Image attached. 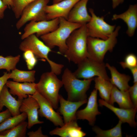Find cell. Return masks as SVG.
<instances>
[{
  "mask_svg": "<svg viewBox=\"0 0 137 137\" xmlns=\"http://www.w3.org/2000/svg\"><path fill=\"white\" fill-rule=\"evenodd\" d=\"M95 88L99 92L102 99L109 103L113 85L110 80L100 77L94 78Z\"/></svg>",
  "mask_w": 137,
  "mask_h": 137,
  "instance_id": "cb8c5ba5",
  "label": "cell"
},
{
  "mask_svg": "<svg viewBox=\"0 0 137 137\" xmlns=\"http://www.w3.org/2000/svg\"><path fill=\"white\" fill-rule=\"evenodd\" d=\"M20 57L19 55L15 56H8L5 57L0 55V70L5 69L10 72L16 68V65L20 61Z\"/></svg>",
  "mask_w": 137,
  "mask_h": 137,
  "instance_id": "f1b7e54d",
  "label": "cell"
},
{
  "mask_svg": "<svg viewBox=\"0 0 137 137\" xmlns=\"http://www.w3.org/2000/svg\"><path fill=\"white\" fill-rule=\"evenodd\" d=\"M59 23V18L49 20L30 21L25 27L21 39L23 40L28 36L35 33L37 37H40L56 29Z\"/></svg>",
  "mask_w": 137,
  "mask_h": 137,
  "instance_id": "30bf717a",
  "label": "cell"
},
{
  "mask_svg": "<svg viewBox=\"0 0 137 137\" xmlns=\"http://www.w3.org/2000/svg\"><path fill=\"white\" fill-rule=\"evenodd\" d=\"M35 73V70L25 71L16 68L10 73V78L18 82H34Z\"/></svg>",
  "mask_w": 137,
  "mask_h": 137,
  "instance_id": "d4e9b609",
  "label": "cell"
},
{
  "mask_svg": "<svg viewBox=\"0 0 137 137\" xmlns=\"http://www.w3.org/2000/svg\"><path fill=\"white\" fill-rule=\"evenodd\" d=\"M87 99L81 101H72L65 99L59 95V102L60 106L58 112L62 115L64 124L76 121V113L77 110L83 105L87 103Z\"/></svg>",
  "mask_w": 137,
  "mask_h": 137,
  "instance_id": "9a60e30c",
  "label": "cell"
},
{
  "mask_svg": "<svg viewBox=\"0 0 137 137\" xmlns=\"http://www.w3.org/2000/svg\"><path fill=\"white\" fill-rule=\"evenodd\" d=\"M59 26L56 29L40 38L50 49L57 46L58 47L59 53L64 55L67 49V39L74 30L82 25L70 22L63 18H59Z\"/></svg>",
  "mask_w": 137,
  "mask_h": 137,
  "instance_id": "7a4b0ae2",
  "label": "cell"
},
{
  "mask_svg": "<svg viewBox=\"0 0 137 137\" xmlns=\"http://www.w3.org/2000/svg\"><path fill=\"white\" fill-rule=\"evenodd\" d=\"M42 127H40L37 130L35 131H31L27 133V135L29 137H47L48 136L43 134Z\"/></svg>",
  "mask_w": 137,
  "mask_h": 137,
  "instance_id": "836d02e7",
  "label": "cell"
},
{
  "mask_svg": "<svg viewBox=\"0 0 137 137\" xmlns=\"http://www.w3.org/2000/svg\"><path fill=\"white\" fill-rule=\"evenodd\" d=\"M105 65L110 72L111 78L110 81L111 83L121 91H128L130 87L128 83L131 79L130 76L120 73L115 67L108 63Z\"/></svg>",
  "mask_w": 137,
  "mask_h": 137,
  "instance_id": "7402d4cb",
  "label": "cell"
},
{
  "mask_svg": "<svg viewBox=\"0 0 137 137\" xmlns=\"http://www.w3.org/2000/svg\"><path fill=\"white\" fill-rule=\"evenodd\" d=\"M36 84L34 82L21 83L8 80L6 85L9 89V92L11 95L17 96L19 99L23 100L28 95H32L36 92Z\"/></svg>",
  "mask_w": 137,
  "mask_h": 137,
  "instance_id": "ac0fdd59",
  "label": "cell"
},
{
  "mask_svg": "<svg viewBox=\"0 0 137 137\" xmlns=\"http://www.w3.org/2000/svg\"><path fill=\"white\" fill-rule=\"evenodd\" d=\"M119 63L124 69H129L137 67V57L133 54H129L126 56L124 61L120 62Z\"/></svg>",
  "mask_w": 137,
  "mask_h": 137,
  "instance_id": "4dcf8cb0",
  "label": "cell"
},
{
  "mask_svg": "<svg viewBox=\"0 0 137 137\" xmlns=\"http://www.w3.org/2000/svg\"><path fill=\"white\" fill-rule=\"evenodd\" d=\"M39 108L38 102L31 95H28L27 97L22 100L19 110L20 113H24L27 115V128L30 129L35 125L44 123L38 119Z\"/></svg>",
  "mask_w": 137,
  "mask_h": 137,
  "instance_id": "4fadbf2b",
  "label": "cell"
},
{
  "mask_svg": "<svg viewBox=\"0 0 137 137\" xmlns=\"http://www.w3.org/2000/svg\"><path fill=\"white\" fill-rule=\"evenodd\" d=\"M62 0H53V4L57 3Z\"/></svg>",
  "mask_w": 137,
  "mask_h": 137,
  "instance_id": "60d3db41",
  "label": "cell"
},
{
  "mask_svg": "<svg viewBox=\"0 0 137 137\" xmlns=\"http://www.w3.org/2000/svg\"><path fill=\"white\" fill-rule=\"evenodd\" d=\"M128 91L134 107L137 108V82L130 87Z\"/></svg>",
  "mask_w": 137,
  "mask_h": 137,
  "instance_id": "d6a6232c",
  "label": "cell"
},
{
  "mask_svg": "<svg viewBox=\"0 0 137 137\" xmlns=\"http://www.w3.org/2000/svg\"><path fill=\"white\" fill-rule=\"evenodd\" d=\"M8 7L12 8L13 6V0H2Z\"/></svg>",
  "mask_w": 137,
  "mask_h": 137,
  "instance_id": "f35d334b",
  "label": "cell"
},
{
  "mask_svg": "<svg viewBox=\"0 0 137 137\" xmlns=\"http://www.w3.org/2000/svg\"><path fill=\"white\" fill-rule=\"evenodd\" d=\"M117 103L120 108L130 109L135 108L131 100L128 91H121L113 85L109 103L113 105Z\"/></svg>",
  "mask_w": 137,
  "mask_h": 137,
  "instance_id": "603a6c76",
  "label": "cell"
},
{
  "mask_svg": "<svg viewBox=\"0 0 137 137\" xmlns=\"http://www.w3.org/2000/svg\"><path fill=\"white\" fill-rule=\"evenodd\" d=\"M38 102L39 106L38 114L52 122L55 126L61 127L64 124L60 114L56 112L51 104L38 92L32 95Z\"/></svg>",
  "mask_w": 137,
  "mask_h": 137,
  "instance_id": "8fae6325",
  "label": "cell"
},
{
  "mask_svg": "<svg viewBox=\"0 0 137 137\" xmlns=\"http://www.w3.org/2000/svg\"><path fill=\"white\" fill-rule=\"evenodd\" d=\"M129 69L132 75L134 83L137 82V67L130 68Z\"/></svg>",
  "mask_w": 137,
  "mask_h": 137,
  "instance_id": "74e56055",
  "label": "cell"
},
{
  "mask_svg": "<svg viewBox=\"0 0 137 137\" xmlns=\"http://www.w3.org/2000/svg\"><path fill=\"white\" fill-rule=\"evenodd\" d=\"M77 64V68L73 73L78 78L87 79L96 76L110 80L104 62H99L87 57Z\"/></svg>",
  "mask_w": 137,
  "mask_h": 137,
  "instance_id": "52a82bcc",
  "label": "cell"
},
{
  "mask_svg": "<svg viewBox=\"0 0 137 137\" xmlns=\"http://www.w3.org/2000/svg\"><path fill=\"white\" fill-rule=\"evenodd\" d=\"M22 100H16L10 93L6 84L3 87L0 94V112L4 106L11 112L12 116L20 114L19 109Z\"/></svg>",
  "mask_w": 137,
  "mask_h": 137,
  "instance_id": "ffe728a7",
  "label": "cell"
},
{
  "mask_svg": "<svg viewBox=\"0 0 137 137\" xmlns=\"http://www.w3.org/2000/svg\"><path fill=\"white\" fill-rule=\"evenodd\" d=\"M89 11L91 19L86 24L88 37L107 39L114 30L115 25H111L107 23L103 16H97L92 8H89Z\"/></svg>",
  "mask_w": 137,
  "mask_h": 137,
  "instance_id": "9c48e42d",
  "label": "cell"
},
{
  "mask_svg": "<svg viewBox=\"0 0 137 137\" xmlns=\"http://www.w3.org/2000/svg\"><path fill=\"white\" fill-rule=\"evenodd\" d=\"M19 48L23 52L28 50L31 51L37 59L46 60L50 66L51 71L56 75H59L61 73L64 65L57 63L49 59L48 55L52 51L51 49L35 34L31 35L24 39L20 44Z\"/></svg>",
  "mask_w": 137,
  "mask_h": 137,
  "instance_id": "5b68a950",
  "label": "cell"
},
{
  "mask_svg": "<svg viewBox=\"0 0 137 137\" xmlns=\"http://www.w3.org/2000/svg\"><path fill=\"white\" fill-rule=\"evenodd\" d=\"M8 7L7 6L2 0H0V20L4 18V12Z\"/></svg>",
  "mask_w": 137,
  "mask_h": 137,
  "instance_id": "8d00e7d4",
  "label": "cell"
},
{
  "mask_svg": "<svg viewBox=\"0 0 137 137\" xmlns=\"http://www.w3.org/2000/svg\"><path fill=\"white\" fill-rule=\"evenodd\" d=\"M80 0H63L47 5L45 9L47 20L63 18L67 20L68 14L75 5Z\"/></svg>",
  "mask_w": 137,
  "mask_h": 137,
  "instance_id": "5bb4252c",
  "label": "cell"
},
{
  "mask_svg": "<svg viewBox=\"0 0 137 137\" xmlns=\"http://www.w3.org/2000/svg\"><path fill=\"white\" fill-rule=\"evenodd\" d=\"M36 0H13V6L12 8L15 18L19 19L23 11L28 5Z\"/></svg>",
  "mask_w": 137,
  "mask_h": 137,
  "instance_id": "f546056e",
  "label": "cell"
},
{
  "mask_svg": "<svg viewBox=\"0 0 137 137\" xmlns=\"http://www.w3.org/2000/svg\"><path fill=\"white\" fill-rule=\"evenodd\" d=\"M121 19L126 24L127 29L126 33L130 37L134 35L137 27V5H130L128 9L124 12L113 15L112 20Z\"/></svg>",
  "mask_w": 137,
  "mask_h": 137,
  "instance_id": "d6986e66",
  "label": "cell"
},
{
  "mask_svg": "<svg viewBox=\"0 0 137 137\" xmlns=\"http://www.w3.org/2000/svg\"><path fill=\"white\" fill-rule=\"evenodd\" d=\"M89 0H80L74 6L70 11L67 20L71 22L86 24L91 19L88 13L87 5Z\"/></svg>",
  "mask_w": 137,
  "mask_h": 137,
  "instance_id": "e0dca14e",
  "label": "cell"
},
{
  "mask_svg": "<svg viewBox=\"0 0 137 137\" xmlns=\"http://www.w3.org/2000/svg\"><path fill=\"white\" fill-rule=\"evenodd\" d=\"M28 123L25 121L10 129L0 132V137H26Z\"/></svg>",
  "mask_w": 137,
  "mask_h": 137,
  "instance_id": "484cf974",
  "label": "cell"
},
{
  "mask_svg": "<svg viewBox=\"0 0 137 137\" xmlns=\"http://www.w3.org/2000/svg\"><path fill=\"white\" fill-rule=\"evenodd\" d=\"M11 116V112L8 109L2 112H0V124Z\"/></svg>",
  "mask_w": 137,
  "mask_h": 137,
  "instance_id": "d590c367",
  "label": "cell"
},
{
  "mask_svg": "<svg viewBox=\"0 0 137 137\" xmlns=\"http://www.w3.org/2000/svg\"><path fill=\"white\" fill-rule=\"evenodd\" d=\"M120 3L122 4L124 0H118Z\"/></svg>",
  "mask_w": 137,
  "mask_h": 137,
  "instance_id": "b9f144b4",
  "label": "cell"
},
{
  "mask_svg": "<svg viewBox=\"0 0 137 137\" xmlns=\"http://www.w3.org/2000/svg\"><path fill=\"white\" fill-rule=\"evenodd\" d=\"M10 73L4 72L3 75L0 77V94L4 86L10 79Z\"/></svg>",
  "mask_w": 137,
  "mask_h": 137,
  "instance_id": "e575fe53",
  "label": "cell"
},
{
  "mask_svg": "<svg viewBox=\"0 0 137 137\" xmlns=\"http://www.w3.org/2000/svg\"><path fill=\"white\" fill-rule=\"evenodd\" d=\"M98 102L101 106H104L113 112L123 123H127L131 127H135L137 123L135 118L137 108L130 109L118 108L113 106L102 99H99Z\"/></svg>",
  "mask_w": 137,
  "mask_h": 137,
  "instance_id": "2e32d148",
  "label": "cell"
},
{
  "mask_svg": "<svg viewBox=\"0 0 137 137\" xmlns=\"http://www.w3.org/2000/svg\"><path fill=\"white\" fill-rule=\"evenodd\" d=\"M94 78L80 80L68 68H66L62 75L61 80L67 93V100L77 101L87 99L86 92Z\"/></svg>",
  "mask_w": 137,
  "mask_h": 137,
  "instance_id": "3957f363",
  "label": "cell"
},
{
  "mask_svg": "<svg viewBox=\"0 0 137 137\" xmlns=\"http://www.w3.org/2000/svg\"><path fill=\"white\" fill-rule=\"evenodd\" d=\"M27 118L26 113H22L18 115L8 118L0 124V132L13 128L25 121Z\"/></svg>",
  "mask_w": 137,
  "mask_h": 137,
  "instance_id": "83f0119b",
  "label": "cell"
},
{
  "mask_svg": "<svg viewBox=\"0 0 137 137\" xmlns=\"http://www.w3.org/2000/svg\"><path fill=\"white\" fill-rule=\"evenodd\" d=\"M121 27L118 26L107 39L88 37L87 40V57L100 62H103L108 52H111L117 42Z\"/></svg>",
  "mask_w": 137,
  "mask_h": 137,
  "instance_id": "8992f818",
  "label": "cell"
},
{
  "mask_svg": "<svg viewBox=\"0 0 137 137\" xmlns=\"http://www.w3.org/2000/svg\"><path fill=\"white\" fill-rule=\"evenodd\" d=\"M63 85L61 80L57 75L51 71L43 73L39 82L36 83V91L51 104L55 109L58 108L59 91Z\"/></svg>",
  "mask_w": 137,
  "mask_h": 137,
  "instance_id": "277c9868",
  "label": "cell"
},
{
  "mask_svg": "<svg viewBox=\"0 0 137 137\" xmlns=\"http://www.w3.org/2000/svg\"><path fill=\"white\" fill-rule=\"evenodd\" d=\"M86 24L74 30L66 41L67 49L64 55L69 61L77 64L87 57L88 36Z\"/></svg>",
  "mask_w": 137,
  "mask_h": 137,
  "instance_id": "6da1fadb",
  "label": "cell"
},
{
  "mask_svg": "<svg viewBox=\"0 0 137 137\" xmlns=\"http://www.w3.org/2000/svg\"><path fill=\"white\" fill-rule=\"evenodd\" d=\"M76 121H70L64 124L60 128L57 127L50 131L49 134L61 137H83L86 133L79 126Z\"/></svg>",
  "mask_w": 137,
  "mask_h": 137,
  "instance_id": "44dd1931",
  "label": "cell"
},
{
  "mask_svg": "<svg viewBox=\"0 0 137 137\" xmlns=\"http://www.w3.org/2000/svg\"><path fill=\"white\" fill-rule=\"evenodd\" d=\"M112 6L113 9L115 8L120 4V3L118 0H112Z\"/></svg>",
  "mask_w": 137,
  "mask_h": 137,
  "instance_id": "ab89813d",
  "label": "cell"
},
{
  "mask_svg": "<svg viewBox=\"0 0 137 137\" xmlns=\"http://www.w3.org/2000/svg\"><path fill=\"white\" fill-rule=\"evenodd\" d=\"M23 56L26 63L28 69L30 70H32L37 63V58L32 52L29 50L24 52Z\"/></svg>",
  "mask_w": 137,
  "mask_h": 137,
  "instance_id": "1f68e13d",
  "label": "cell"
},
{
  "mask_svg": "<svg viewBox=\"0 0 137 137\" xmlns=\"http://www.w3.org/2000/svg\"><path fill=\"white\" fill-rule=\"evenodd\" d=\"M122 123L119 120L114 127L108 130H103L96 126H94L92 129L96 134V137H122V136L121 128Z\"/></svg>",
  "mask_w": 137,
  "mask_h": 137,
  "instance_id": "4316f807",
  "label": "cell"
},
{
  "mask_svg": "<svg viewBox=\"0 0 137 137\" xmlns=\"http://www.w3.org/2000/svg\"><path fill=\"white\" fill-rule=\"evenodd\" d=\"M97 91L95 89L93 90L88 98L86 107L77 111L76 113L77 120H86L92 126L95 123L96 115L101 114L98 109Z\"/></svg>",
  "mask_w": 137,
  "mask_h": 137,
  "instance_id": "7c38bea8",
  "label": "cell"
},
{
  "mask_svg": "<svg viewBox=\"0 0 137 137\" xmlns=\"http://www.w3.org/2000/svg\"><path fill=\"white\" fill-rule=\"evenodd\" d=\"M49 0H36L24 9L16 24L19 30L29 21L47 20L45 9Z\"/></svg>",
  "mask_w": 137,
  "mask_h": 137,
  "instance_id": "ba28073f",
  "label": "cell"
}]
</instances>
